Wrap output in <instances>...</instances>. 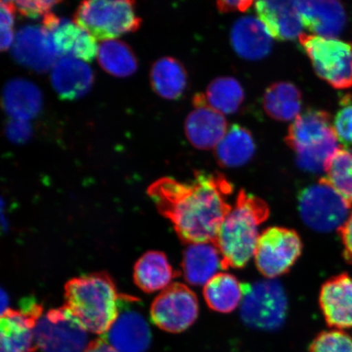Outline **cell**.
Masks as SVG:
<instances>
[{
  "label": "cell",
  "instance_id": "ac0fdd59",
  "mask_svg": "<svg viewBox=\"0 0 352 352\" xmlns=\"http://www.w3.org/2000/svg\"><path fill=\"white\" fill-rule=\"evenodd\" d=\"M303 26L314 35L336 38L346 25L344 8L338 1H294Z\"/></svg>",
  "mask_w": 352,
  "mask_h": 352
},
{
  "label": "cell",
  "instance_id": "8992f818",
  "mask_svg": "<svg viewBox=\"0 0 352 352\" xmlns=\"http://www.w3.org/2000/svg\"><path fill=\"white\" fill-rule=\"evenodd\" d=\"M298 39L320 78L337 89L352 87V43L303 33Z\"/></svg>",
  "mask_w": 352,
  "mask_h": 352
},
{
  "label": "cell",
  "instance_id": "603a6c76",
  "mask_svg": "<svg viewBox=\"0 0 352 352\" xmlns=\"http://www.w3.org/2000/svg\"><path fill=\"white\" fill-rule=\"evenodd\" d=\"M222 261L221 254L212 242L190 244L184 253V277L189 284L205 285L223 270Z\"/></svg>",
  "mask_w": 352,
  "mask_h": 352
},
{
  "label": "cell",
  "instance_id": "9c48e42d",
  "mask_svg": "<svg viewBox=\"0 0 352 352\" xmlns=\"http://www.w3.org/2000/svg\"><path fill=\"white\" fill-rule=\"evenodd\" d=\"M34 338L42 352H85L87 332L65 306L43 314L34 327Z\"/></svg>",
  "mask_w": 352,
  "mask_h": 352
},
{
  "label": "cell",
  "instance_id": "d6a6232c",
  "mask_svg": "<svg viewBox=\"0 0 352 352\" xmlns=\"http://www.w3.org/2000/svg\"><path fill=\"white\" fill-rule=\"evenodd\" d=\"M333 130L338 142L344 146H352V102H346L336 114Z\"/></svg>",
  "mask_w": 352,
  "mask_h": 352
},
{
  "label": "cell",
  "instance_id": "ba28073f",
  "mask_svg": "<svg viewBox=\"0 0 352 352\" xmlns=\"http://www.w3.org/2000/svg\"><path fill=\"white\" fill-rule=\"evenodd\" d=\"M241 305V316L245 324L265 331L276 330L283 324L288 307L283 286L271 279L245 284Z\"/></svg>",
  "mask_w": 352,
  "mask_h": 352
},
{
  "label": "cell",
  "instance_id": "ffe728a7",
  "mask_svg": "<svg viewBox=\"0 0 352 352\" xmlns=\"http://www.w3.org/2000/svg\"><path fill=\"white\" fill-rule=\"evenodd\" d=\"M94 80L90 66L72 57H60L52 68V85L61 99L82 98L89 91Z\"/></svg>",
  "mask_w": 352,
  "mask_h": 352
},
{
  "label": "cell",
  "instance_id": "d4e9b609",
  "mask_svg": "<svg viewBox=\"0 0 352 352\" xmlns=\"http://www.w3.org/2000/svg\"><path fill=\"white\" fill-rule=\"evenodd\" d=\"M245 284L230 274L219 272L204 285L206 302L210 309L220 314H230L241 303Z\"/></svg>",
  "mask_w": 352,
  "mask_h": 352
},
{
  "label": "cell",
  "instance_id": "6da1fadb",
  "mask_svg": "<svg viewBox=\"0 0 352 352\" xmlns=\"http://www.w3.org/2000/svg\"><path fill=\"white\" fill-rule=\"evenodd\" d=\"M232 184L219 173L196 171L191 182L165 177L148 188L157 209L168 219L180 240L188 245L217 239L220 226L232 209L228 197Z\"/></svg>",
  "mask_w": 352,
  "mask_h": 352
},
{
  "label": "cell",
  "instance_id": "7c38bea8",
  "mask_svg": "<svg viewBox=\"0 0 352 352\" xmlns=\"http://www.w3.org/2000/svg\"><path fill=\"white\" fill-rule=\"evenodd\" d=\"M138 298L120 294L116 320L102 338L118 352H146L151 344V329Z\"/></svg>",
  "mask_w": 352,
  "mask_h": 352
},
{
  "label": "cell",
  "instance_id": "2e32d148",
  "mask_svg": "<svg viewBox=\"0 0 352 352\" xmlns=\"http://www.w3.org/2000/svg\"><path fill=\"white\" fill-rule=\"evenodd\" d=\"M195 109L186 121V134L189 142L198 149L217 147L227 133L228 124L223 114L209 107L204 94L193 98Z\"/></svg>",
  "mask_w": 352,
  "mask_h": 352
},
{
  "label": "cell",
  "instance_id": "f1b7e54d",
  "mask_svg": "<svg viewBox=\"0 0 352 352\" xmlns=\"http://www.w3.org/2000/svg\"><path fill=\"white\" fill-rule=\"evenodd\" d=\"M99 64L112 76L124 78L138 69V60L130 47L117 39H109L100 43L98 52Z\"/></svg>",
  "mask_w": 352,
  "mask_h": 352
},
{
  "label": "cell",
  "instance_id": "8d00e7d4",
  "mask_svg": "<svg viewBox=\"0 0 352 352\" xmlns=\"http://www.w3.org/2000/svg\"><path fill=\"white\" fill-rule=\"evenodd\" d=\"M338 231L340 232L345 258L352 263V212Z\"/></svg>",
  "mask_w": 352,
  "mask_h": 352
},
{
  "label": "cell",
  "instance_id": "4fadbf2b",
  "mask_svg": "<svg viewBox=\"0 0 352 352\" xmlns=\"http://www.w3.org/2000/svg\"><path fill=\"white\" fill-rule=\"evenodd\" d=\"M43 316V307L34 298H26L19 309L10 308L1 314L0 352H34L38 349L34 327Z\"/></svg>",
  "mask_w": 352,
  "mask_h": 352
},
{
  "label": "cell",
  "instance_id": "1f68e13d",
  "mask_svg": "<svg viewBox=\"0 0 352 352\" xmlns=\"http://www.w3.org/2000/svg\"><path fill=\"white\" fill-rule=\"evenodd\" d=\"M309 352H352V337L340 329L320 333L311 342Z\"/></svg>",
  "mask_w": 352,
  "mask_h": 352
},
{
  "label": "cell",
  "instance_id": "cb8c5ba5",
  "mask_svg": "<svg viewBox=\"0 0 352 352\" xmlns=\"http://www.w3.org/2000/svg\"><path fill=\"white\" fill-rule=\"evenodd\" d=\"M175 272L164 253L151 250L140 257L134 267L136 285L148 294L168 287Z\"/></svg>",
  "mask_w": 352,
  "mask_h": 352
},
{
  "label": "cell",
  "instance_id": "4316f807",
  "mask_svg": "<svg viewBox=\"0 0 352 352\" xmlns=\"http://www.w3.org/2000/svg\"><path fill=\"white\" fill-rule=\"evenodd\" d=\"M263 104L267 116L274 120H292L298 116L301 110V92L292 83L276 82L264 94Z\"/></svg>",
  "mask_w": 352,
  "mask_h": 352
},
{
  "label": "cell",
  "instance_id": "7a4b0ae2",
  "mask_svg": "<svg viewBox=\"0 0 352 352\" xmlns=\"http://www.w3.org/2000/svg\"><path fill=\"white\" fill-rule=\"evenodd\" d=\"M265 201L241 190L235 206L224 219L214 244L222 256L223 270L241 268L254 256L258 228L270 217Z\"/></svg>",
  "mask_w": 352,
  "mask_h": 352
},
{
  "label": "cell",
  "instance_id": "d6986e66",
  "mask_svg": "<svg viewBox=\"0 0 352 352\" xmlns=\"http://www.w3.org/2000/svg\"><path fill=\"white\" fill-rule=\"evenodd\" d=\"M258 19L272 38L292 41L302 34L301 16L294 1H258L255 3Z\"/></svg>",
  "mask_w": 352,
  "mask_h": 352
},
{
  "label": "cell",
  "instance_id": "f546056e",
  "mask_svg": "<svg viewBox=\"0 0 352 352\" xmlns=\"http://www.w3.org/2000/svg\"><path fill=\"white\" fill-rule=\"evenodd\" d=\"M205 98L211 108L222 114H230L239 110L244 91L235 78L222 77L210 82Z\"/></svg>",
  "mask_w": 352,
  "mask_h": 352
},
{
  "label": "cell",
  "instance_id": "7402d4cb",
  "mask_svg": "<svg viewBox=\"0 0 352 352\" xmlns=\"http://www.w3.org/2000/svg\"><path fill=\"white\" fill-rule=\"evenodd\" d=\"M2 104L12 120L28 121L41 110L42 92L28 79H12L3 87Z\"/></svg>",
  "mask_w": 352,
  "mask_h": 352
},
{
  "label": "cell",
  "instance_id": "277c9868",
  "mask_svg": "<svg viewBox=\"0 0 352 352\" xmlns=\"http://www.w3.org/2000/svg\"><path fill=\"white\" fill-rule=\"evenodd\" d=\"M286 143L296 153L300 168L311 173L325 171L341 148L329 114L311 109L298 116L289 126Z\"/></svg>",
  "mask_w": 352,
  "mask_h": 352
},
{
  "label": "cell",
  "instance_id": "8fae6325",
  "mask_svg": "<svg viewBox=\"0 0 352 352\" xmlns=\"http://www.w3.org/2000/svg\"><path fill=\"white\" fill-rule=\"evenodd\" d=\"M199 305L195 292L182 283H173L162 290L152 303V322L164 331L179 333L195 322Z\"/></svg>",
  "mask_w": 352,
  "mask_h": 352
},
{
  "label": "cell",
  "instance_id": "f35d334b",
  "mask_svg": "<svg viewBox=\"0 0 352 352\" xmlns=\"http://www.w3.org/2000/svg\"><path fill=\"white\" fill-rule=\"evenodd\" d=\"M85 352H118L110 346L109 343L104 340L100 338L89 342Z\"/></svg>",
  "mask_w": 352,
  "mask_h": 352
},
{
  "label": "cell",
  "instance_id": "ab89813d",
  "mask_svg": "<svg viewBox=\"0 0 352 352\" xmlns=\"http://www.w3.org/2000/svg\"><path fill=\"white\" fill-rule=\"evenodd\" d=\"M10 298L8 294L4 292V289H1V314L10 309Z\"/></svg>",
  "mask_w": 352,
  "mask_h": 352
},
{
  "label": "cell",
  "instance_id": "5b68a950",
  "mask_svg": "<svg viewBox=\"0 0 352 352\" xmlns=\"http://www.w3.org/2000/svg\"><path fill=\"white\" fill-rule=\"evenodd\" d=\"M134 4L122 0H88L78 6L74 22L96 39H114L139 28L142 20L136 15Z\"/></svg>",
  "mask_w": 352,
  "mask_h": 352
},
{
  "label": "cell",
  "instance_id": "5bb4252c",
  "mask_svg": "<svg viewBox=\"0 0 352 352\" xmlns=\"http://www.w3.org/2000/svg\"><path fill=\"white\" fill-rule=\"evenodd\" d=\"M12 52L17 63L38 73L54 67L59 57L51 33L39 25L21 28L15 34Z\"/></svg>",
  "mask_w": 352,
  "mask_h": 352
},
{
  "label": "cell",
  "instance_id": "30bf717a",
  "mask_svg": "<svg viewBox=\"0 0 352 352\" xmlns=\"http://www.w3.org/2000/svg\"><path fill=\"white\" fill-rule=\"evenodd\" d=\"M302 244L298 233L289 228L271 227L264 230L254 254L259 272L274 279L289 272L300 256Z\"/></svg>",
  "mask_w": 352,
  "mask_h": 352
},
{
  "label": "cell",
  "instance_id": "d590c367",
  "mask_svg": "<svg viewBox=\"0 0 352 352\" xmlns=\"http://www.w3.org/2000/svg\"><path fill=\"white\" fill-rule=\"evenodd\" d=\"M32 133V126L28 121L12 120L6 126L7 138L13 143L22 144L28 142Z\"/></svg>",
  "mask_w": 352,
  "mask_h": 352
},
{
  "label": "cell",
  "instance_id": "836d02e7",
  "mask_svg": "<svg viewBox=\"0 0 352 352\" xmlns=\"http://www.w3.org/2000/svg\"><path fill=\"white\" fill-rule=\"evenodd\" d=\"M0 28H1V50H7L12 46L14 42L15 34L13 32V24H14L15 7L13 2L2 1L0 7Z\"/></svg>",
  "mask_w": 352,
  "mask_h": 352
},
{
  "label": "cell",
  "instance_id": "44dd1931",
  "mask_svg": "<svg viewBox=\"0 0 352 352\" xmlns=\"http://www.w3.org/2000/svg\"><path fill=\"white\" fill-rule=\"evenodd\" d=\"M231 43L242 58L259 60L270 54L272 36L261 20L254 16H243L232 26Z\"/></svg>",
  "mask_w": 352,
  "mask_h": 352
},
{
  "label": "cell",
  "instance_id": "83f0119b",
  "mask_svg": "<svg viewBox=\"0 0 352 352\" xmlns=\"http://www.w3.org/2000/svg\"><path fill=\"white\" fill-rule=\"evenodd\" d=\"M151 80L154 91L161 98L178 99L187 86L186 70L177 60L164 57L153 64Z\"/></svg>",
  "mask_w": 352,
  "mask_h": 352
},
{
  "label": "cell",
  "instance_id": "3957f363",
  "mask_svg": "<svg viewBox=\"0 0 352 352\" xmlns=\"http://www.w3.org/2000/svg\"><path fill=\"white\" fill-rule=\"evenodd\" d=\"M120 296L107 272H96L65 284V306L87 333L103 337L117 318Z\"/></svg>",
  "mask_w": 352,
  "mask_h": 352
},
{
  "label": "cell",
  "instance_id": "9a60e30c",
  "mask_svg": "<svg viewBox=\"0 0 352 352\" xmlns=\"http://www.w3.org/2000/svg\"><path fill=\"white\" fill-rule=\"evenodd\" d=\"M43 26L51 33L59 56L90 63L98 54L99 46L96 39L76 22L50 12L43 17Z\"/></svg>",
  "mask_w": 352,
  "mask_h": 352
},
{
  "label": "cell",
  "instance_id": "e0dca14e",
  "mask_svg": "<svg viewBox=\"0 0 352 352\" xmlns=\"http://www.w3.org/2000/svg\"><path fill=\"white\" fill-rule=\"evenodd\" d=\"M320 305L330 327L352 328L351 277L342 274L327 280L320 290Z\"/></svg>",
  "mask_w": 352,
  "mask_h": 352
},
{
  "label": "cell",
  "instance_id": "4dcf8cb0",
  "mask_svg": "<svg viewBox=\"0 0 352 352\" xmlns=\"http://www.w3.org/2000/svg\"><path fill=\"white\" fill-rule=\"evenodd\" d=\"M325 173L327 182L352 205V149H338Z\"/></svg>",
  "mask_w": 352,
  "mask_h": 352
},
{
  "label": "cell",
  "instance_id": "484cf974",
  "mask_svg": "<svg viewBox=\"0 0 352 352\" xmlns=\"http://www.w3.org/2000/svg\"><path fill=\"white\" fill-rule=\"evenodd\" d=\"M255 152V144L250 132L234 124L215 148L219 164L224 167H237L248 164Z\"/></svg>",
  "mask_w": 352,
  "mask_h": 352
},
{
  "label": "cell",
  "instance_id": "e575fe53",
  "mask_svg": "<svg viewBox=\"0 0 352 352\" xmlns=\"http://www.w3.org/2000/svg\"><path fill=\"white\" fill-rule=\"evenodd\" d=\"M57 1H46V0H37V1H16L13 2L15 10L19 11L21 14L25 16L30 17V19H38L39 16H45L50 14L51 10Z\"/></svg>",
  "mask_w": 352,
  "mask_h": 352
},
{
  "label": "cell",
  "instance_id": "74e56055",
  "mask_svg": "<svg viewBox=\"0 0 352 352\" xmlns=\"http://www.w3.org/2000/svg\"><path fill=\"white\" fill-rule=\"evenodd\" d=\"M254 4L253 1H219L217 8L220 12L226 13L234 11L245 12Z\"/></svg>",
  "mask_w": 352,
  "mask_h": 352
},
{
  "label": "cell",
  "instance_id": "52a82bcc",
  "mask_svg": "<svg viewBox=\"0 0 352 352\" xmlns=\"http://www.w3.org/2000/svg\"><path fill=\"white\" fill-rule=\"evenodd\" d=\"M351 206L324 178L305 188L299 196L303 221L311 230L321 232L340 230L349 217Z\"/></svg>",
  "mask_w": 352,
  "mask_h": 352
}]
</instances>
